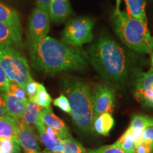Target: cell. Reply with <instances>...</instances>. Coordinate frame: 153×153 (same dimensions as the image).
Returning <instances> with one entry per match:
<instances>
[{
    "mask_svg": "<svg viewBox=\"0 0 153 153\" xmlns=\"http://www.w3.org/2000/svg\"><path fill=\"white\" fill-rule=\"evenodd\" d=\"M116 101L115 91L110 86L99 84L91 92V105L93 109V120H94L101 114L114 111Z\"/></svg>",
    "mask_w": 153,
    "mask_h": 153,
    "instance_id": "obj_7",
    "label": "cell"
},
{
    "mask_svg": "<svg viewBox=\"0 0 153 153\" xmlns=\"http://www.w3.org/2000/svg\"><path fill=\"white\" fill-rule=\"evenodd\" d=\"M30 101H33L39 106L45 108V107L51 106L52 99L43 85L39 84L37 93L33 99H30Z\"/></svg>",
    "mask_w": 153,
    "mask_h": 153,
    "instance_id": "obj_23",
    "label": "cell"
},
{
    "mask_svg": "<svg viewBox=\"0 0 153 153\" xmlns=\"http://www.w3.org/2000/svg\"><path fill=\"white\" fill-rule=\"evenodd\" d=\"M40 83H38L35 81L31 80V81L28 82L26 84L24 87V91L26 92V94L27 97H28V100H30L35 97L36 93L38 91V86H39Z\"/></svg>",
    "mask_w": 153,
    "mask_h": 153,
    "instance_id": "obj_30",
    "label": "cell"
},
{
    "mask_svg": "<svg viewBox=\"0 0 153 153\" xmlns=\"http://www.w3.org/2000/svg\"><path fill=\"white\" fill-rule=\"evenodd\" d=\"M49 30L48 12L36 7L32 11L28 20V45L37 43L47 37Z\"/></svg>",
    "mask_w": 153,
    "mask_h": 153,
    "instance_id": "obj_8",
    "label": "cell"
},
{
    "mask_svg": "<svg viewBox=\"0 0 153 153\" xmlns=\"http://www.w3.org/2000/svg\"><path fill=\"white\" fill-rule=\"evenodd\" d=\"M28 46L33 68L51 75L66 70L82 71L89 62V55L83 49L49 36Z\"/></svg>",
    "mask_w": 153,
    "mask_h": 153,
    "instance_id": "obj_2",
    "label": "cell"
},
{
    "mask_svg": "<svg viewBox=\"0 0 153 153\" xmlns=\"http://www.w3.org/2000/svg\"><path fill=\"white\" fill-rule=\"evenodd\" d=\"M120 2H121V0H116V9H115L114 11H118L120 10Z\"/></svg>",
    "mask_w": 153,
    "mask_h": 153,
    "instance_id": "obj_35",
    "label": "cell"
},
{
    "mask_svg": "<svg viewBox=\"0 0 153 153\" xmlns=\"http://www.w3.org/2000/svg\"><path fill=\"white\" fill-rule=\"evenodd\" d=\"M38 153H52V152H51L49 150H48V149H46V150H43V152H39Z\"/></svg>",
    "mask_w": 153,
    "mask_h": 153,
    "instance_id": "obj_36",
    "label": "cell"
},
{
    "mask_svg": "<svg viewBox=\"0 0 153 153\" xmlns=\"http://www.w3.org/2000/svg\"><path fill=\"white\" fill-rule=\"evenodd\" d=\"M35 126L38 130L42 143L45 145L48 150H49L52 153H63V149H64L63 140L51 139L47 135L45 132V126L42 123L41 120Z\"/></svg>",
    "mask_w": 153,
    "mask_h": 153,
    "instance_id": "obj_16",
    "label": "cell"
},
{
    "mask_svg": "<svg viewBox=\"0 0 153 153\" xmlns=\"http://www.w3.org/2000/svg\"><path fill=\"white\" fill-rule=\"evenodd\" d=\"M51 0H36V5L37 8L43 9L48 12L49 4Z\"/></svg>",
    "mask_w": 153,
    "mask_h": 153,
    "instance_id": "obj_33",
    "label": "cell"
},
{
    "mask_svg": "<svg viewBox=\"0 0 153 153\" xmlns=\"http://www.w3.org/2000/svg\"><path fill=\"white\" fill-rule=\"evenodd\" d=\"M114 119L111 114L108 113L102 114L94 120V131L100 135L107 136L109 135L111 130L114 127Z\"/></svg>",
    "mask_w": 153,
    "mask_h": 153,
    "instance_id": "obj_18",
    "label": "cell"
},
{
    "mask_svg": "<svg viewBox=\"0 0 153 153\" xmlns=\"http://www.w3.org/2000/svg\"><path fill=\"white\" fill-rule=\"evenodd\" d=\"M18 123L8 116L0 118V139L16 138Z\"/></svg>",
    "mask_w": 153,
    "mask_h": 153,
    "instance_id": "obj_20",
    "label": "cell"
},
{
    "mask_svg": "<svg viewBox=\"0 0 153 153\" xmlns=\"http://www.w3.org/2000/svg\"><path fill=\"white\" fill-rule=\"evenodd\" d=\"M114 144L127 153H134L135 151V142L131 132L128 128Z\"/></svg>",
    "mask_w": 153,
    "mask_h": 153,
    "instance_id": "obj_22",
    "label": "cell"
},
{
    "mask_svg": "<svg viewBox=\"0 0 153 153\" xmlns=\"http://www.w3.org/2000/svg\"><path fill=\"white\" fill-rule=\"evenodd\" d=\"M153 125V117L145 115H133L128 128L133 135L135 147L142 143V133L143 129L147 126Z\"/></svg>",
    "mask_w": 153,
    "mask_h": 153,
    "instance_id": "obj_15",
    "label": "cell"
},
{
    "mask_svg": "<svg viewBox=\"0 0 153 153\" xmlns=\"http://www.w3.org/2000/svg\"><path fill=\"white\" fill-rule=\"evenodd\" d=\"M142 143L147 144L153 150V125L145 127L142 133Z\"/></svg>",
    "mask_w": 153,
    "mask_h": 153,
    "instance_id": "obj_28",
    "label": "cell"
},
{
    "mask_svg": "<svg viewBox=\"0 0 153 153\" xmlns=\"http://www.w3.org/2000/svg\"><path fill=\"white\" fill-rule=\"evenodd\" d=\"M0 22L22 27L21 18L17 11L1 2H0Z\"/></svg>",
    "mask_w": 153,
    "mask_h": 153,
    "instance_id": "obj_19",
    "label": "cell"
},
{
    "mask_svg": "<svg viewBox=\"0 0 153 153\" xmlns=\"http://www.w3.org/2000/svg\"><path fill=\"white\" fill-rule=\"evenodd\" d=\"M63 153H86L87 150L79 142L70 137L63 140Z\"/></svg>",
    "mask_w": 153,
    "mask_h": 153,
    "instance_id": "obj_24",
    "label": "cell"
},
{
    "mask_svg": "<svg viewBox=\"0 0 153 153\" xmlns=\"http://www.w3.org/2000/svg\"><path fill=\"white\" fill-rule=\"evenodd\" d=\"M3 97L5 101L7 115L19 124L22 119L23 114L27 103L7 92H3Z\"/></svg>",
    "mask_w": 153,
    "mask_h": 153,
    "instance_id": "obj_14",
    "label": "cell"
},
{
    "mask_svg": "<svg viewBox=\"0 0 153 153\" xmlns=\"http://www.w3.org/2000/svg\"><path fill=\"white\" fill-rule=\"evenodd\" d=\"M71 14L68 0H51L48 7L50 20L55 24L65 22Z\"/></svg>",
    "mask_w": 153,
    "mask_h": 153,
    "instance_id": "obj_13",
    "label": "cell"
},
{
    "mask_svg": "<svg viewBox=\"0 0 153 153\" xmlns=\"http://www.w3.org/2000/svg\"><path fill=\"white\" fill-rule=\"evenodd\" d=\"M70 106V115L74 123L85 133H91L93 128V109L91 91L87 84L74 81L66 89Z\"/></svg>",
    "mask_w": 153,
    "mask_h": 153,
    "instance_id": "obj_4",
    "label": "cell"
},
{
    "mask_svg": "<svg viewBox=\"0 0 153 153\" xmlns=\"http://www.w3.org/2000/svg\"><path fill=\"white\" fill-rule=\"evenodd\" d=\"M16 140L26 153H38L40 152L34 128L29 124L25 123L23 120L18 124Z\"/></svg>",
    "mask_w": 153,
    "mask_h": 153,
    "instance_id": "obj_10",
    "label": "cell"
},
{
    "mask_svg": "<svg viewBox=\"0 0 153 153\" xmlns=\"http://www.w3.org/2000/svg\"><path fill=\"white\" fill-rule=\"evenodd\" d=\"M94 22L88 17L72 19L67 24L62 32L61 41L66 45L80 47L93 39Z\"/></svg>",
    "mask_w": 153,
    "mask_h": 153,
    "instance_id": "obj_6",
    "label": "cell"
},
{
    "mask_svg": "<svg viewBox=\"0 0 153 153\" xmlns=\"http://www.w3.org/2000/svg\"><path fill=\"white\" fill-rule=\"evenodd\" d=\"M53 104L55 106L58 107L60 109L63 111L67 114H70V106L68 99L64 94H60V97L55 99Z\"/></svg>",
    "mask_w": 153,
    "mask_h": 153,
    "instance_id": "obj_29",
    "label": "cell"
},
{
    "mask_svg": "<svg viewBox=\"0 0 153 153\" xmlns=\"http://www.w3.org/2000/svg\"><path fill=\"white\" fill-rule=\"evenodd\" d=\"M4 116H7L6 104L3 97V92L2 91H0V118Z\"/></svg>",
    "mask_w": 153,
    "mask_h": 153,
    "instance_id": "obj_34",
    "label": "cell"
},
{
    "mask_svg": "<svg viewBox=\"0 0 153 153\" xmlns=\"http://www.w3.org/2000/svg\"><path fill=\"white\" fill-rule=\"evenodd\" d=\"M125 3L129 16L147 23L146 0H125Z\"/></svg>",
    "mask_w": 153,
    "mask_h": 153,
    "instance_id": "obj_17",
    "label": "cell"
},
{
    "mask_svg": "<svg viewBox=\"0 0 153 153\" xmlns=\"http://www.w3.org/2000/svg\"><path fill=\"white\" fill-rule=\"evenodd\" d=\"M112 24L116 35L131 51L140 54L153 51V37L147 23L132 18L125 11H114Z\"/></svg>",
    "mask_w": 153,
    "mask_h": 153,
    "instance_id": "obj_3",
    "label": "cell"
},
{
    "mask_svg": "<svg viewBox=\"0 0 153 153\" xmlns=\"http://www.w3.org/2000/svg\"><path fill=\"white\" fill-rule=\"evenodd\" d=\"M134 96L143 108L153 109V68L135 76Z\"/></svg>",
    "mask_w": 153,
    "mask_h": 153,
    "instance_id": "obj_9",
    "label": "cell"
},
{
    "mask_svg": "<svg viewBox=\"0 0 153 153\" xmlns=\"http://www.w3.org/2000/svg\"><path fill=\"white\" fill-rule=\"evenodd\" d=\"M151 62H152V68H153V51L151 53Z\"/></svg>",
    "mask_w": 153,
    "mask_h": 153,
    "instance_id": "obj_37",
    "label": "cell"
},
{
    "mask_svg": "<svg viewBox=\"0 0 153 153\" xmlns=\"http://www.w3.org/2000/svg\"><path fill=\"white\" fill-rule=\"evenodd\" d=\"M42 107L33 101L28 100L25 107L22 119L29 125H36L39 121V114Z\"/></svg>",
    "mask_w": 153,
    "mask_h": 153,
    "instance_id": "obj_21",
    "label": "cell"
},
{
    "mask_svg": "<svg viewBox=\"0 0 153 153\" xmlns=\"http://www.w3.org/2000/svg\"><path fill=\"white\" fill-rule=\"evenodd\" d=\"M134 153H153V150L149 145L141 143L135 147Z\"/></svg>",
    "mask_w": 153,
    "mask_h": 153,
    "instance_id": "obj_32",
    "label": "cell"
},
{
    "mask_svg": "<svg viewBox=\"0 0 153 153\" xmlns=\"http://www.w3.org/2000/svg\"><path fill=\"white\" fill-rule=\"evenodd\" d=\"M39 119L44 125L60 132L62 140L71 137L66 124L60 118L55 116L51 106L42 107L39 114Z\"/></svg>",
    "mask_w": 153,
    "mask_h": 153,
    "instance_id": "obj_12",
    "label": "cell"
},
{
    "mask_svg": "<svg viewBox=\"0 0 153 153\" xmlns=\"http://www.w3.org/2000/svg\"><path fill=\"white\" fill-rule=\"evenodd\" d=\"M86 153H127L125 151L118 148L116 145H108L100 147V148L89 150Z\"/></svg>",
    "mask_w": 153,
    "mask_h": 153,
    "instance_id": "obj_27",
    "label": "cell"
},
{
    "mask_svg": "<svg viewBox=\"0 0 153 153\" xmlns=\"http://www.w3.org/2000/svg\"><path fill=\"white\" fill-rule=\"evenodd\" d=\"M9 80L0 65V91L7 92L9 89Z\"/></svg>",
    "mask_w": 153,
    "mask_h": 153,
    "instance_id": "obj_31",
    "label": "cell"
},
{
    "mask_svg": "<svg viewBox=\"0 0 153 153\" xmlns=\"http://www.w3.org/2000/svg\"><path fill=\"white\" fill-rule=\"evenodd\" d=\"M0 152L1 153H20V145L16 138L0 139Z\"/></svg>",
    "mask_w": 153,
    "mask_h": 153,
    "instance_id": "obj_25",
    "label": "cell"
},
{
    "mask_svg": "<svg viewBox=\"0 0 153 153\" xmlns=\"http://www.w3.org/2000/svg\"><path fill=\"white\" fill-rule=\"evenodd\" d=\"M0 153H1V152H0Z\"/></svg>",
    "mask_w": 153,
    "mask_h": 153,
    "instance_id": "obj_38",
    "label": "cell"
},
{
    "mask_svg": "<svg viewBox=\"0 0 153 153\" xmlns=\"http://www.w3.org/2000/svg\"><path fill=\"white\" fill-rule=\"evenodd\" d=\"M7 93L14 96L17 99H20V100L24 101L26 103H27L28 101V99L27 98V96H26L25 91L22 87H19L18 84L13 81H9V89L7 91Z\"/></svg>",
    "mask_w": 153,
    "mask_h": 153,
    "instance_id": "obj_26",
    "label": "cell"
},
{
    "mask_svg": "<svg viewBox=\"0 0 153 153\" xmlns=\"http://www.w3.org/2000/svg\"><path fill=\"white\" fill-rule=\"evenodd\" d=\"M89 61L101 77L120 87L138 73L137 57L108 36H102L89 50Z\"/></svg>",
    "mask_w": 153,
    "mask_h": 153,
    "instance_id": "obj_1",
    "label": "cell"
},
{
    "mask_svg": "<svg viewBox=\"0 0 153 153\" xmlns=\"http://www.w3.org/2000/svg\"><path fill=\"white\" fill-rule=\"evenodd\" d=\"M0 65L9 81L16 82L24 90L33 80L27 60L14 47L0 45Z\"/></svg>",
    "mask_w": 153,
    "mask_h": 153,
    "instance_id": "obj_5",
    "label": "cell"
},
{
    "mask_svg": "<svg viewBox=\"0 0 153 153\" xmlns=\"http://www.w3.org/2000/svg\"><path fill=\"white\" fill-rule=\"evenodd\" d=\"M0 45L15 48L22 46V26H11L0 22Z\"/></svg>",
    "mask_w": 153,
    "mask_h": 153,
    "instance_id": "obj_11",
    "label": "cell"
}]
</instances>
